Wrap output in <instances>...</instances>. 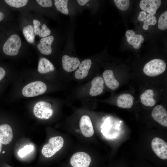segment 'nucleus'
<instances>
[{
	"label": "nucleus",
	"mask_w": 167,
	"mask_h": 167,
	"mask_svg": "<svg viewBox=\"0 0 167 167\" xmlns=\"http://www.w3.org/2000/svg\"><path fill=\"white\" fill-rule=\"evenodd\" d=\"M103 76L106 85L109 88L114 90L119 87V83L115 79L112 70H105L103 74Z\"/></svg>",
	"instance_id": "obj_17"
},
{
	"label": "nucleus",
	"mask_w": 167,
	"mask_h": 167,
	"mask_svg": "<svg viewBox=\"0 0 167 167\" xmlns=\"http://www.w3.org/2000/svg\"><path fill=\"white\" fill-rule=\"evenodd\" d=\"M47 88L45 83L40 81H36L25 86L22 89V93L26 97H34L44 93Z\"/></svg>",
	"instance_id": "obj_3"
},
{
	"label": "nucleus",
	"mask_w": 167,
	"mask_h": 167,
	"mask_svg": "<svg viewBox=\"0 0 167 167\" xmlns=\"http://www.w3.org/2000/svg\"><path fill=\"white\" fill-rule=\"evenodd\" d=\"M33 112L35 116L41 119H48L53 115L54 110L51 105L45 101H40L34 105Z\"/></svg>",
	"instance_id": "obj_5"
},
{
	"label": "nucleus",
	"mask_w": 167,
	"mask_h": 167,
	"mask_svg": "<svg viewBox=\"0 0 167 167\" xmlns=\"http://www.w3.org/2000/svg\"><path fill=\"white\" fill-rule=\"evenodd\" d=\"M2 144L1 142L0 141V153L1 152L2 149Z\"/></svg>",
	"instance_id": "obj_34"
},
{
	"label": "nucleus",
	"mask_w": 167,
	"mask_h": 167,
	"mask_svg": "<svg viewBox=\"0 0 167 167\" xmlns=\"http://www.w3.org/2000/svg\"><path fill=\"white\" fill-rule=\"evenodd\" d=\"M154 95L152 90H146L140 96V98L142 103L146 106H154L156 102L153 98Z\"/></svg>",
	"instance_id": "obj_20"
},
{
	"label": "nucleus",
	"mask_w": 167,
	"mask_h": 167,
	"mask_svg": "<svg viewBox=\"0 0 167 167\" xmlns=\"http://www.w3.org/2000/svg\"><path fill=\"white\" fill-rule=\"evenodd\" d=\"M54 5L57 9L65 15L69 13V11L67 8L68 0H55Z\"/></svg>",
	"instance_id": "obj_23"
},
{
	"label": "nucleus",
	"mask_w": 167,
	"mask_h": 167,
	"mask_svg": "<svg viewBox=\"0 0 167 167\" xmlns=\"http://www.w3.org/2000/svg\"><path fill=\"white\" fill-rule=\"evenodd\" d=\"M62 63L63 69L66 71L71 72L75 70L80 64L79 60L75 57H71L65 55L62 57Z\"/></svg>",
	"instance_id": "obj_11"
},
{
	"label": "nucleus",
	"mask_w": 167,
	"mask_h": 167,
	"mask_svg": "<svg viewBox=\"0 0 167 167\" xmlns=\"http://www.w3.org/2000/svg\"><path fill=\"white\" fill-rule=\"evenodd\" d=\"M138 20L143 22V28L147 30L148 28L149 25H154L156 23V19L155 16L149 14H147L144 11H141L138 17Z\"/></svg>",
	"instance_id": "obj_19"
},
{
	"label": "nucleus",
	"mask_w": 167,
	"mask_h": 167,
	"mask_svg": "<svg viewBox=\"0 0 167 167\" xmlns=\"http://www.w3.org/2000/svg\"><path fill=\"white\" fill-rule=\"evenodd\" d=\"M64 143V139L61 136L51 137L48 142L43 146L41 150L42 153L46 157H50L62 148Z\"/></svg>",
	"instance_id": "obj_1"
},
{
	"label": "nucleus",
	"mask_w": 167,
	"mask_h": 167,
	"mask_svg": "<svg viewBox=\"0 0 167 167\" xmlns=\"http://www.w3.org/2000/svg\"><path fill=\"white\" fill-rule=\"evenodd\" d=\"M152 148L156 155L162 160L167 159V144L158 137L153 138L151 142Z\"/></svg>",
	"instance_id": "obj_7"
},
{
	"label": "nucleus",
	"mask_w": 167,
	"mask_h": 167,
	"mask_svg": "<svg viewBox=\"0 0 167 167\" xmlns=\"http://www.w3.org/2000/svg\"><path fill=\"white\" fill-rule=\"evenodd\" d=\"M33 28L35 34L36 35H39L41 30L39 26L41 25L40 22L37 20L34 19L33 20Z\"/></svg>",
	"instance_id": "obj_30"
},
{
	"label": "nucleus",
	"mask_w": 167,
	"mask_h": 167,
	"mask_svg": "<svg viewBox=\"0 0 167 167\" xmlns=\"http://www.w3.org/2000/svg\"><path fill=\"white\" fill-rule=\"evenodd\" d=\"M79 4L81 6L85 5L88 2V0H77Z\"/></svg>",
	"instance_id": "obj_32"
},
{
	"label": "nucleus",
	"mask_w": 167,
	"mask_h": 167,
	"mask_svg": "<svg viewBox=\"0 0 167 167\" xmlns=\"http://www.w3.org/2000/svg\"><path fill=\"white\" fill-rule=\"evenodd\" d=\"M79 127L83 135L86 137H92L94 133L91 120L88 115L83 116L79 121Z\"/></svg>",
	"instance_id": "obj_8"
},
{
	"label": "nucleus",
	"mask_w": 167,
	"mask_h": 167,
	"mask_svg": "<svg viewBox=\"0 0 167 167\" xmlns=\"http://www.w3.org/2000/svg\"><path fill=\"white\" fill-rule=\"evenodd\" d=\"M91 162V158L87 153L78 152L71 157L70 162L72 167H89Z\"/></svg>",
	"instance_id": "obj_6"
},
{
	"label": "nucleus",
	"mask_w": 167,
	"mask_h": 167,
	"mask_svg": "<svg viewBox=\"0 0 167 167\" xmlns=\"http://www.w3.org/2000/svg\"><path fill=\"white\" fill-rule=\"evenodd\" d=\"M33 146L31 145H25L18 152L19 156L21 157H23L28 154L31 152L33 150Z\"/></svg>",
	"instance_id": "obj_27"
},
{
	"label": "nucleus",
	"mask_w": 167,
	"mask_h": 167,
	"mask_svg": "<svg viewBox=\"0 0 167 167\" xmlns=\"http://www.w3.org/2000/svg\"><path fill=\"white\" fill-rule=\"evenodd\" d=\"M92 65V61L89 59H86L80 63L79 68L75 72V78L79 79L85 78L88 75Z\"/></svg>",
	"instance_id": "obj_15"
},
{
	"label": "nucleus",
	"mask_w": 167,
	"mask_h": 167,
	"mask_svg": "<svg viewBox=\"0 0 167 167\" xmlns=\"http://www.w3.org/2000/svg\"><path fill=\"white\" fill-rule=\"evenodd\" d=\"M161 3V1L160 0H142L140 2L139 6L143 11L154 15Z\"/></svg>",
	"instance_id": "obj_10"
},
{
	"label": "nucleus",
	"mask_w": 167,
	"mask_h": 167,
	"mask_svg": "<svg viewBox=\"0 0 167 167\" xmlns=\"http://www.w3.org/2000/svg\"><path fill=\"white\" fill-rule=\"evenodd\" d=\"M23 32L27 41L30 43L34 42L35 34L33 26L29 25L24 27Z\"/></svg>",
	"instance_id": "obj_22"
},
{
	"label": "nucleus",
	"mask_w": 167,
	"mask_h": 167,
	"mask_svg": "<svg viewBox=\"0 0 167 167\" xmlns=\"http://www.w3.org/2000/svg\"><path fill=\"white\" fill-rule=\"evenodd\" d=\"M51 33V31L45 24L41 26V29L40 30L39 35L40 37L44 38L49 36Z\"/></svg>",
	"instance_id": "obj_28"
},
{
	"label": "nucleus",
	"mask_w": 167,
	"mask_h": 167,
	"mask_svg": "<svg viewBox=\"0 0 167 167\" xmlns=\"http://www.w3.org/2000/svg\"><path fill=\"white\" fill-rule=\"evenodd\" d=\"M36 1L43 7H50L53 5L52 1L50 0H36Z\"/></svg>",
	"instance_id": "obj_29"
},
{
	"label": "nucleus",
	"mask_w": 167,
	"mask_h": 167,
	"mask_svg": "<svg viewBox=\"0 0 167 167\" xmlns=\"http://www.w3.org/2000/svg\"><path fill=\"white\" fill-rule=\"evenodd\" d=\"M4 15L0 11V21H1L4 18Z\"/></svg>",
	"instance_id": "obj_33"
},
{
	"label": "nucleus",
	"mask_w": 167,
	"mask_h": 167,
	"mask_svg": "<svg viewBox=\"0 0 167 167\" xmlns=\"http://www.w3.org/2000/svg\"><path fill=\"white\" fill-rule=\"evenodd\" d=\"M134 100L133 96L131 94L123 93L118 97L117 105L118 107L122 108H130L133 105Z\"/></svg>",
	"instance_id": "obj_18"
},
{
	"label": "nucleus",
	"mask_w": 167,
	"mask_h": 167,
	"mask_svg": "<svg viewBox=\"0 0 167 167\" xmlns=\"http://www.w3.org/2000/svg\"><path fill=\"white\" fill-rule=\"evenodd\" d=\"M54 40L53 36L42 38L40 40V43L37 45V48L42 54L45 55L50 54L52 52L51 45Z\"/></svg>",
	"instance_id": "obj_14"
},
{
	"label": "nucleus",
	"mask_w": 167,
	"mask_h": 167,
	"mask_svg": "<svg viewBox=\"0 0 167 167\" xmlns=\"http://www.w3.org/2000/svg\"><path fill=\"white\" fill-rule=\"evenodd\" d=\"M6 72L4 69L0 67V81L4 77Z\"/></svg>",
	"instance_id": "obj_31"
},
{
	"label": "nucleus",
	"mask_w": 167,
	"mask_h": 167,
	"mask_svg": "<svg viewBox=\"0 0 167 167\" xmlns=\"http://www.w3.org/2000/svg\"><path fill=\"white\" fill-rule=\"evenodd\" d=\"M13 137L12 129L10 125L6 124L0 125V141L2 144H9Z\"/></svg>",
	"instance_id": "obj_13"
},
{
	"label": "nucleus",
	"mask_w": 167,
	"mask_h": 167,
	"mask_svg": "<svg viewBox=\"0 0 167 167\" xmlns=\"http://www.w3.org/2000/svg\"><path fill=\"white\" fill-rule=\"evenodd\" d=\"M21 45V40L17 34L10 36L5 43L3 50L5 54L9 56H15L19 52Z\"/></svg>",
	"instance_id": "obj_4"
},
{
	"label": "nucleus",
	"mask_w": 167,
	"mask_h": 167,
	"mask_svg": "<svg viewBox=\"0 0 167 167\" xmlns=\"http://www.w3.org/2000/svg\"><path fill=\"white\" fill-rule=\"evenodd\" d=\"M126 36L128 43L133 45L135 49H139L141 46V44L144 41L143 36L140 34H136L132 30H129L126 32Z\"/></svg>",
	"instance_id": "obj_12"
},
{
	"label": "nucleus",
	"mask_w": 167,
	"mask_h": 167,
	"mask_svg": "<svg viewBox=\"0 0 167 167\" xmlns=\"http://www.w3.org/2000/svg\"><path fill=\"white\" fill-rule=\"evenodd\" d=\"M152 116L153 119L160 125L167 126V112L162 105H157L152 110Z\"/></svg>",
	"instance_id": "obj_9"
},
{
	"label": "nucleus",
	"mask_w": 167,
	"mask_h": 167,
	"mask_svg": "<svg viewBox=\"0 0 167 167\" xmlns=\"http://www.w3.org/2000/svg\"><path fill=\"white\" fill-rule=\"evenodd\" d=\"M166 68L165 62L162 59L156 58L146 63L143 67V71L149 76L154 77L162 73Z\"/></svg>",
	"instance_id": "obj_2"
},
{
	"label": "nucleus",
	"mask_w": 167,
	"mask_h": 167,
	"mask_svg": "<svg viewBox=\"0 0 167 167\" xmlns=\"http://www.w3.org/2000/svg\"><path fill=\"white\" fill-rule=\"evenodd\" d=\"M114 1L116 6L122 11H126L128 8L129 6V0H114Z\"/></svg>",
	"instance_id": "obj_26"
},
{
	"label": "nucleus",
	"mask_w": 167,
	"mask_h": 167,
	"mask_svg": "<svg viewBox=\"0 0 167 167\" xmlns=\"http://www.w3.org/2000/svg\"><path fill=\"white\" fill-rule=\"evenodd\" d=\"M158 27L161 30H165L167 29V11L163 13L160 16L158 24Z\"/></svg>",
	"instance_id": "obj_24"
},
{
	"label": "nucleus",
	"mask_w": 167,
	"mask_h": 167,
	"mask_svg": "<svg viewBox=\"0 0 167 167\" xmlns=\"http://www.w3.org/2000/svg\"><path fill=\"white\" fill-rule=\"evenodd\" d=\"M92 86L89 91L90 95L95 96L101 94L104 88L103 79L100 76L94 78L91 82Z\"/></svg>",
	"instance_id": "obj_16"
},
{
	"label": "nucleus",
	"mask_w": 167,
	"mask_h": 167,
	"mask_svg": "<svg viewBox=\"0 0 167 167\" xmlns=\"http://www.w3.org/2000/svg\"><path fill=\"white\" fill-rule=\"evenodd\" d=\"M27 0H5V1L9 5L15 8H20L25 6Z\"/></svg>",
	"instance_id": "obj_25"
},
{
	"label": "nucleus",
	"mask_w": 167,
	"mask_h": 167,
	"mask_svg": "<svg viewBox=\"0 0 167 167\" xmlns=\"http://www.w3.org/2000/svg\"><path fill=\"white\" fill-rule=\"evenodd\" d=\"M55 69L53 64L47 59L42 58L39 61L38 71L41 74H45L53 71Z\"/></svg>",
	"instance_id": "obj_21"
}]
</instances>
